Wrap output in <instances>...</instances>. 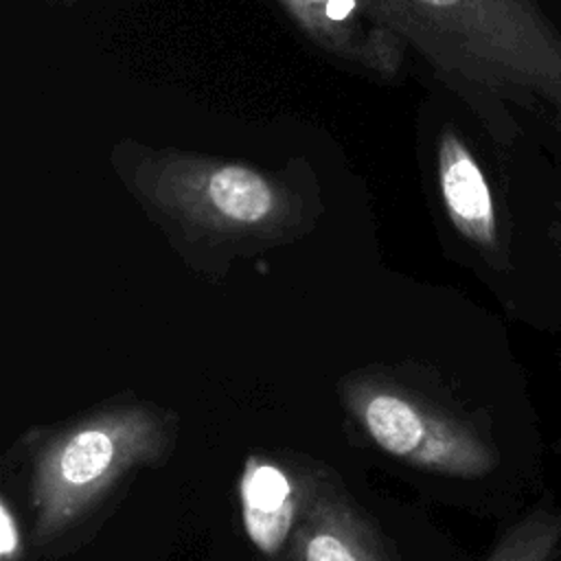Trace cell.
Masks as SVG:
<instances>
[{"label":"cell","instance_id":"6da1fadb","mask_svg":"<svg viewBox=\"0 0 561 561\" xmlns=\"http://www.w3.org/2000/svg\"><path fill=\"white\" fill-rule=\"evenodd\" d=\"M110 167L180 261L208 280L226 278L237 261L302 241L324 215L318 175L305 158L261 167L121 138Z\"/></svg>","mask_w":561,"mask_h":561},{"label":"cell","instance_id":"7a4b0ae2","mask_svg":"<svg viewBox=\"0 0 561 561\" xmlns=\"http://www.w3.org/2000/svg\"><path fill=\"white\" fill-rule=\"evenodd\" d=\"M497 142H511L504 103L561 121V35L535 0H370Z\"/></svg>","mask_w":561,"mask_h":561},{"label":"cell","instance_id":"3957f363","mask_svg":"<svg viewBox=\"0 0 561 561\" xmlns=\"http://www.w3.org/2000/svg\"><path fill=\"white\" fill-rule=\"evenodd\" d=\"M178 443V416L131 394L112 397L22 440L31 543L61 557L99 528L129 480L160 467Z\"/></svg>","mask_w":561,"mask_h":561},{"label":"cell","instance_id":"277c9868","mask_svg":"<svg viewBox=\"0 0 561 561\" xmlns=\"http://www.w3.org/2000/svg\"><path fill=\"white\" fill-rule=\"evenodd\" d=\"M337 392L370 443L408 467L482 478L497 462L489 440L462 414L414 386L401 368L353 370L340 379Z\"/></svg>","mask_w":561,"mask_h":561},{"label":"cell","instance_id":"5b68a950","mask_svg":"<svg viewBox=\"0 0 561 561\" xmlns=\"http://www.w3.org/2000/svg\"><path fill=\"white\" fill-rule=\"evenodd\" d=\"M296 33L335 68L375 83L405 81L410 48L370 0H272Z\"/></svg>","mask_w":561,"mask_h":561},{"label":"cell","instance_id":"8992f818","mask_svg":"<svg viewBox=\"0 0 561 561\" xmlns=\"http://www.w3.org/2000/svg\"><path fill=\"white\" fill-rule=\"evenodd\" d=\"M430 180L456 239L491 270L506 272L511 263L495 191L471 142L449 118L438 121L430 136Z\"/></svg>","mask_w":561,"mask_h":561},{"label":"cell","instance_id":"52a82bcc","mask_svg":"<svg viewBox=\"0 0 561 561\" xmlns=\"http://www.w3.org/2000/svg\"><path fill=\"white\" fill-rule=\"evenodd\" d=\"M283 561H399L335 471L307 465L302 511Z\"/></svg>","mask_w":561,"mask_h":561},{"label":"cell","instance_id":"ba28073f","mask_svg":"<svg viewBox=\"0 0 561 561\" xmlns=\"http://www.w3.org/2000/svg\"><path fill=\"white\" fill-rule=\"evenodd\" d=\"M307 467L283 465L270 454H250L239 480L241 517L248 539L272 559L283 561L305 502Z\"/></svg>","mask_w":561,"mask_h":561},{"label":"cell","instance_id":"9c48e42d","mask_svg":"<svg viewBox=\"0 0 561 561\" xmlns=\"http://www.w3.org/2000/svg\"><path fill=\"white\" fill-rule=\"evenodd\" d=\"M561 552V508L537 506L519 517L484 561H554Z\"/></svg>","mask_w":561,"mask_h":561},{"label":"cell","instance_id":"30bf717a","mask_svg":"<svg viewBox=\"0 0 561 561\" xmlns=\"http://www.w3.org/2000/svg\"><path fill=\"white\" fill-rule=\"evenodd\" d=\"M24 557V541L18 513L9 495L4 493L0 500V561H22Z\"/></svg>","mask_w":561,"mask_h":561},{"label":"cell","instance_id":"8fae6325","mask_svg":"<svg viewBox=\"0 0 561 561\" xmlns=\"http://www.w3.org/2000/svg\"><path fill=\"white\" fill-rule=\"evenodd\" d=\"M48 4H57V7H75L79 0H46Z\"/></svg>","mask_w":561,"mask_h":561}]
</instances>
